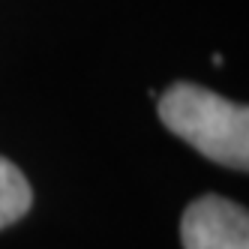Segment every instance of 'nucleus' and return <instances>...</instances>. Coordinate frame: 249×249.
I'll use <instances>...</instances> for the list:
<instances>
[{
  "instance_id": "1",
  "label": "nucleus",
  "mask_w": 249,
  "mask_h": 249,
  "mask_svg": "<svg viewBox=\"0 0 249 249\" xmlns=\"http://www.w3.org/2000/svg\"><path fill=\"white\" fill-rule=\"evenodd\" d=\"M165 129L228 168H249V108L228 102L207 87L177 81L156 102Z\"/></svg>"
},
{
  "instance_id": "2",
  "label": "nucleus",
  "mask_w": 249,
  "mask_h": 249,
  "mask_svg": "<svg viewBox=\"0 0 249 249\" xmlns=\"http://www.w3.org/2000/svg\"><path fill=\"white\" fill-rule=\"evenodd\" d=\"M180 240L183 249H249L246 207L222 195H201L183 210Z\"/></svg>"
},
{
  "instance_id": "3",
  "label": "nucleus",
  "mask_w": 249,
  "mask_h": 249,
  "mask_svg": "<svg viewBox=\"0 0 249 249\" xmlns=\"http://www.w3.org/2000/svg\"><path fill=\"white\" fill-rule=\"evenodd\" d=\"M30 201H33V192L27 177L15 162L0 156V228L18 222L30 210Z\"/></svg>"
}]
</instances>
